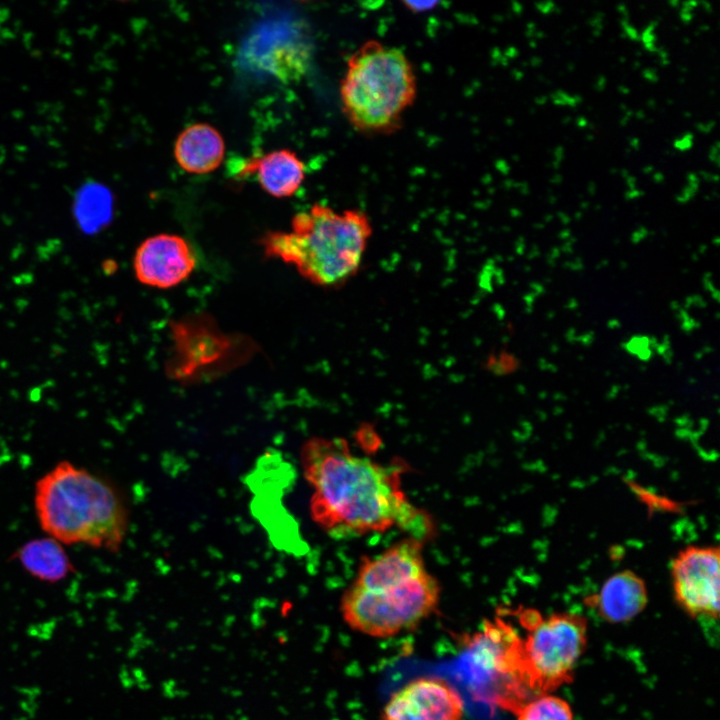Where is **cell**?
<instances>
[{"label":"cell","mask_w":720,"mask_h":720,"mask_svg":"<svg viewBox=\"0 0 720 720\" xmlns=\"http://www.w3.org/2000/svg\"><path fill=\"white\" fill-rule=\"evenodd\" d=\"M700 4L702 5L703 9H704L707 13H711V12H712V5H711V3L707 2V1H701Z\"/></svg>","instance_id":"cell-39"},{"label":"cell","mask_w":720,"mask_h":720,"mask_svg":"<svg viewBox=\"0 0 720 720\" xmlns=\"http://www.w3.org/2000/svg\"><path fill=\"white\" fill-rule=\"evenodd\" d=\"M646 103L649 108H654L656 106V101L653 98L648 99Z\"/></svg>","instance_id":"cell-49"},{"label":"cell","mask_w":720,"mask_h":720,"mask_svg":"<svg viewBox=\"0 0 720 720\" xmlns=\"http://www.w3.org/2000/svg\"><path fill=\"white\" fill-rule=\"evenodd\" d=\"M224 151L221 134L206 123H196L184 129L174 146V155L179 166L194 174H205L218 168Z\"/></svg>","instance_id":"cell-12"},{"label":"cell","mask_w":720,"mask_h":720,"mask_svg":"<svg viewBox=\"0 0 720 720\" xmlns=\"http://www.w3.org/2000/svg\"><path fill=\"white\" fill-rule=\"evenodd\" d=\"M629 120H630V118H628L627 116L624 115L620 120V125L622 127H625L628 124Z\"/></svg>","instance_id":"cell-47"},{"label":"cell","mask_w":720,"mask_h":720,"mask_svg":"<svg viewBox=\"0 0 720 720\" xmlns=\"http://www.w3.org/2000/svg\"><path fill=\"white\" fill-rule=\"evenodd\" d=\"M621 26L625 37L633 41L640 40L639 32L630 24L629 20L621 19Z\"/></svg>","instance_id":"cell-21"},{"label":"cell","mask_w":720,"mask_h":720,"mask_svg":"<svg viewBox=\"0 0 720 720\" xmlns=\"http://www.w3.org/2000/svg\"><path fill=\"white\" fill-rule=\"evenodd\" d=\"M700 175H701L702 179H704L707 182H717L718 181L717 174H711L707 171H701Z\"/></svg>","instance_id":"cell-30"},{"label":"cell","mask_w":720,"mask_h":720,"mask_svg":"<svg viewBox=\"0 0 720 720\" xmlns=\"http://www.w3.org/2000/svg\"><path fill=\"white\" fill-rule=\"evenodd\" d=\"M79 202V214L81 217L88 216L83 221H88L91 227H98L105 223L111 214V196L101 186L89 187ZM81 218V219H82Z\"/></svg>","instance_id":"cell-17"},{"label":"cell","mask_w":720,"mask_h":720,"mask_svg":"<svg viewBox=\"0 0 720 720\" xmlns=\"http://www.w3.org/2000/svg\"><path fill=\"white\" fill-rule=\"evenodd\" d=\"M625 181H626V184L628 185V187H629L630 189H635V187H636V182H637L635 176L629 175V176L625 179Z\"/></svg>","instance_id":"cell-35"},{"label":"cell","mask_w":720,"mask_h":720,"mask_svg":"<svg viewBox=\"0 0 720 720\" xmlns=\"http://www.w3.org/2000/svg\"><path fill=\"white\" fill-rule=\"evenodd\" d=\"M675 601L688 616L711 626L720 609V550L718 546L689 545L671 561Z\"/></svg>","instance_id":"cell-8"},{"label":"cell","mask_w":720,"mask_h":720,"mask_svg":"<svg viewBox=\"0 0 720 720\" xmlns=\"http://www.w3.org/2000/svg\"><path fill=\"white\" fill-rule=\"evenodd\" d=\"M308 54L303 47L281 45L268 56L269 69L281 80L300 78L307 68Z\"/></svg>","instance_id":"cell-15"},{"label":"cell","mask_w":720,"mask_h":720,"mask_svg":"<svg viewBox=\"0 0 720 720\" xmlns=\"http://www.w3.org/2000/svg\"><path fill=\"white\" fill-rule=\"evenodd\" d=\"M642 194H643L642 191L637 190L636 188H635V189H630V190H628V191L625 193V198H627V199H634V198H637V197L641 196Z\"/></svg>","instance_id":"cell-33"},{"label":"cell","mask_w":720,"mask_h":720,"mask_svg":"<svg viewBox=\"0 0 720 720\" xmlns=\"http://www.w3.org/2000/svg\"><path fill=\"white\" fill-rule=\"evenodd\" d=\"M516 615L526 630L522 649L530 691L545 694L570 682L586 647V619L575 613L543 618L533 608L519 609Z\"/></svg>","instance_id":"cell-6"},{"label":"cell","mask_w":720,"mask_h":720,"mask_svg":"<svg viewBox=\"0 0 720 720\" xmlns=\"http://www.w3.org/2000/svg\"><path fill=\"white\" fill-rule=\"evenodd\" d=\"M694 135L691 132H686L674 140L673 146L679 151H687L693 146Z\"/></svg>","instance_id":"cell-20"},{"label":"cell","mask_w":720,"mask_h":720,"mask_svg":"<svg viewBox=\"0 0 720 720\" xmlns=\"http://www.w3.org/2000/svg\"><path fill=\"white\" fill-rule=\"evenodd\" d=\"M629 145L631 149L639 150L640 148V139L638 137L632 136L629 138Z\"/></svg>","instance_id":"cell-34"},{"label":"cell","mask_w":720,"mask_h":720,"mask_svg":"<svg viewBox=\"0 0 720 720\" xmlns=\"http://www.w3.org/2000/svg\"><path fill=\"white\" fill-rule=\"evenodd\" d=\"M657 25V21L650 22L640 35V40L642 41L644 48L652 53L656 52L658 49V46L656 45V35L654 34Z\"/></svg>","instance_id":"cell-19"},{"label":"cell","mask_w":720,"mask_h":720,"mask_svg":"<svg viewBox=\"0 0 720 720\" xmlns=\"http://www.w3.org/2000/svg\"><path fill=\"white\" fill-rule=\"evenodd\" d=\"M339 94L343 113L355 130L393 133L415 101V71L401 49L368 40L348 58Z\"/></svg>","instance_id":"cell-4"},{"label":"cell","mask_w":720,"mask_h":720,"mask_svg":"<svg viewBox=\"0 0 720 720\" xmlns=\"http://www.w3.org/2000/svg\"><path fill=\"white\" fill-rule=\"evenodd\" d=\"M606 85H607V79H606V77H604V76H602V75L599 76L598 79H597V81H596V83H595V88H596V90L602 91V90L606 87Z\"/></svg>","instance_id":"cell-32"},{"label":"cell","mask_w":720,"mask_h":720,"mask_svg":"<svg viewBox=\"0 0 720 720\" xmlns=\"http://www.w3.org/2000/svg\"><path fill=\"white\" fill-rule=\"evenodd\" d=\"M719 142L716 141L710 148L709 151V160L716 165V167L719 166Z\"/></svg>","instance_id":"cell-26"},{"label":"cell","mask_w":720,"mask_h":720,"mask_svg":"<svg viewBox=\"0 0 720 720\" xmlns=\"http://www.w3.org/2000/svg\"><path fill=\"white\" fill-rule=\"evenodd\" d=\"M708 30H709V25H708V24H704V25H701V26H700V31H701V32H706V31H708Z\"/></svg>","instance_id":"cell-52"},{"label":"cell","mask_w":720,"mask_h":720,"mask_svg":"<svg viewBox=\"0 0 720 720\" xmlns=\"http://www.w3.org/2000/svg\"><path fill=\"white\" fill-rule=\"evenodd\" d=\"M551 101L557 106H570L576 107L581 104L583 98L580 95H569L563 90H556L550 95Z\"/></svg>","instance_id":"cell-18"},{"label":"cell","mask_w":720,"mask_h":720,"mask_svg":"<svg viewBox=\"0 0 720 720\" xmlns=\"http://www.w3.org/2000/svg\"><path fill=\"white\" fill-rule=\"evenodd\" d=\"M616 8L617 11L621 14L622 19L629 20V12L625 4H618Z\"/></svg>","instance_id":"cell-31"},{"label":"cell","mask_w":720,"mask_h":720,"mask_svg":"<svg viewBox=\"0 0 720 720\" xmlns=\"http://www.w3.org/2000/svg\"><path fill=\"white\" fill-rule=\"evenodd\" d=\"M34 509L42 530L62 544L119 551L128 529V509L116 487L68 460L35 483Z\"/></svg>","instance_id":"cell-2"},{"label":"cell","mask_w":720,"mask_h":720,"mask_svg":"<svg viewBox=\"0 0 720 720\" xmlns=\"http://www.w3.org/2000/svg\"><path fill=\"white\" fill-rule=\"evenodd\" d=\"M640 65H641L640 62L636 61V62L634 63V66H633V67H634V69H637Z\"/></svg>","instance_id":"cell-56"},{"label":"cell","mask_w":720,"mask_h":720,"mask_svg":"<svg viewBox=\"0 0 720 720\" xmlns=\"http://www.w3.org/2000/svg\"><path fill=\"white\" fill-rule=\"evenodd\" d=\"M534 37L536 38V40H541L545 37V33L541 30H536L534 33Z\"/></svg>","instance_id":"cell-43"},{"label":"cell","mask_w":720,"mask_h":720,"mask_svg":"<svg viewBox=\"0 0 720 720\" xmlns=\"http://www.w3.org/2000/svg\"><path fill=\"white\" fill-rule=\"evenodd\" d=\"M472 659L487 700L512 712L527 702L522 638L512 625L500 617L486 621L472 641Z\"/></svg>","instance_id":"cell-7"},{"label":"cell","mask_w":720,"mask_h":720,"mask_svg":"<svg viewBox=\"0 0 720 720\" xmlns=\"http://www.w3.org/2000/svg\"><path fill=\"white\" fill-rule=\"evenodd\" d=\"M535 102L537 105H544L547 102V96L536 97Z\"/></svg>","instance_id":"cell-41"},{"label":"cell","mask_w":720,"mask_h":720,"mask_svg":"<svg viewBox=\"0 0 720 720\" xmlns=\"http://www.w3.org/2000/svg\"><path fill=\"white\" fill-rule=\"evenodd\" d=\"M564 154V148L561 145L556 146L553 151L554 160L561 163V161L564 159Z\"/></svg>","instance_id":"cell-29"},{"label":"cell","mask_w":720,"mask_h":720,"mask_svg":"<svg viewBox=\"0 0 720 720\" xmlns=\"http://www.w3.org/2000/svg\"><path fill=\"white\" fill-rule=\"evenodd\" d=\"M550 181H551V183H553V184H560V183L562 182V176L559 175V174L554 175V176H552V178H551Z\"/></svg>","instance_id":"cell-42"},{"label":"cell","mask_w":720,"mask_h":720,"mask_svg":"<svg viewBox=\"0 0 720 720\" xmlns=\"http://www.w3.org/2000/svg\"><path fill=\"white\" fill-rule=\"evenodd\" d=\"M618 90H619V92H621L624 95H627L630 93V89L626 86H619Z\"/></svg>","instance_id":"cell-45"},{"label":"cell","mask_w":720,"mask_h":720,"mask_svg":"<svg viewBox=\"0 0 720 720\" xmlns=\"http://www.w3.org/2000/svg\"><path fill=\"white\" fill-rule=\"evenodd\" d=\"M464 714L463 698L449 682L420 677L389 697L381 720H463Z\"/></svg>","instance_id":"cell-9"},{"label":"cell","mask_w":720,"mask_h":720,"mask_svg":"<svg viewBox=\"0 0 720 720\" xmlns=\"http://www.w3.org/2000/svg\"><path fill=\"white\" fill-rule=\"evenodd\" d=\"M604 13L602 12H596L589 20L588 24L592 27L593 30H602L603 28V19H604Z\"/></svg>","instance_id":"cell-23"},{"label":"cell","mask_w":720,"mask_h":720,"mask_svg":"<svg viewBox=\"0 0 720 720\" xmlns=\"http://www.w3.org/2000/svg\"><path fill=\"white\" fill-rule=\"evenodd\" d=\"M536 9L544 15H548L555 9V4L552 1H544L536 3Z\"/></svg>","instance_id":"cell-24"},{"label":"cell","mask_w":720,"mask_h":720,"mask_svg":"<svg viewBox=\"0 0 720 720\" xmlns=\"http://www.w3.org/2000/svg\"><path fill=\"white\" fill-rule=\"evenodd\" d=\"M685 116L691 117V114L688 112H685Z\"/></svg>","instance_id":"cell-59"},{"label":"cell","mask_w":720,"mask_h":720,"mask_svg":"<svg viewBox=\"0 0 720 720\" xmlns=\"http://www.w3.org/2000/svg\"><path fill=\"white\" fill-rule=\"evenodd\" d=\"M680 8V19L683 23L688 24L693 19V8L688 4V1L682 2Z\"/></svg>","instance_id":"cell-22"},{"label":"cell","mask_w":720,"mask_h":720,"mask_svg":"<svg viewBox=\"0 0 720 720\" xmlns=\"http://www.w3.org/2000/svg\"><path fill=\"white\" fill-rule=\"evenodd\" d=\"M664 179H665L664 174H662L661 172H655L653 174V181L657 184L663 183Z\"/></svg>","instance_id":"cell-37"},{"label":"cell","mask_w":720,"mask_h":720,"mask_svg":"<svg viewBox=\"0 0 720 720\" xmlns=\"http://www.w3.org/2000/svg\"><path fill=\"white\" fill-rule=\"evenodd\" d=\"M560 164H561V163L553 160L552 163H551V166H552V168H554V169H558V168L560 167Z\"/></svg>","instance_id":"cell-53"},{"label":"cell","mask_w":720,"mask_h":720,"mask_svg":"<svg viewBox=\"0 0 720 720\" xmlns=\"http://www.w3.org/2000/svg\"><path fill=\"white\" fill-rule=\"evenodd\" d=\"M656 53L660 58L661 66H667L670 63L669 54L663 47H658Z\"/></svg>","instance_id":"cell-28"},{"label":"cell","mask_w":720,"mask_h":720,"mask_svg":"<svg viewBox=\"0 0 720 720\" xmlns=\"http://www.w3.org/2000/svg\"><path fill=\"white\" fill-rule=\"evenodd\" d=\"M514 713L517 720H573L569 704L550 695H541L527 701Z\"/></svg>","instance_id":"cell-16"},{"label":"cell","mask_w":720,"mask_h":720,"mask_svg":"<svg viewBox=\"0 0 720 720\" xmlns=\"http://www.w3.org/2000/svg\"><path fill=\"white\" fill-rule=\"evenodd\" d=\"M574 68H575V65H574L573 63H569V64L567 65V69H568L569 71H573Z\"/></svg>","instance_id":"cell-55"},{"label":"cell","mask_w":720,"mask_h":720,"mask_svg":"<svg viewBox=\"0 0 720 720\" xmlns=\"http://www.w3.org/2000/svg\"><path fill=\"white\" fill-rule=\"evenodd\" d=\"M686 179L688 183H700L698 175L693 172L688 173Z\"/></svg>","instance_id":"cell-36"},{"label":"cell","mask_w":720,"mask_h":720,"mask_svg":"<svg viewBox=\"0 0 720 720\" xmlns=\"http://www.w3.org/2000/svg\"><path fill=\"white\" fill-rule=\"evenodd\" d=\"M371 235L363 211L316 203L293 217L290 232H269L261 243L266 256L292 264L313 284L336 287L358 272Z\"/></svg>","instance_id":"cell-3"},{"label":"cell","mask_w":720,"mask_h":720,"mask_svg":"<svg viewBox=\"0 0 720 720\" xmlns=\"http://www.w3.org/2000/svg\"><path fill=\"white\" fill-rule=\"evenodd\" d=\"M680 4H681V2L678 1V0L669 1V5L672 6V7H674V8L678 7Z\"/></svg>","instance_id":"cell-50"},{"label":"cell","mask_w":720,"mask_h":720,"mask_svg":"<svg viewBox=\"0 0 720 720\" xmlns=\"http://www.w3.org/2000/svg\"><path fill=\"white\" fill-rule=\"evenodd\" d=\"M570 121H571V117H570V116H566V117L563 118L562 123H563V124H567V123H569Z\"/></svg>","instance_id":"cell-54"},{"label":"cell","mask_w":720,"mask_h":720,"mask_svg":"<svg viewBox=\"0 0 720 720\" xmlns=\"http://www.w3.org/2000/svg\"><path fill=\"white\" fill-rule=\"evenodd\" d=\"M588 191L590 194H594L596 191V184L594 182H590L588 185Z\"/></svg>","instance_id":"cell-44"},{"label":"cell","mask_w":720,"mask_h":720,"mask_svg":"<svg viewBox=\"0 0 720 720\" xmlns=\"http://www.w3.org/2000/svg\"><path fill=\"white\" fill-rule=\"evenodd\" d=\"M542 62H543V60H542V58H541L540 56H534V57L531 59L532 65H533V66H536V67L540 66V65L542 64Z\"/></svg>","instance_id":"cell-40"},{"label":"cell","mask_w":720,"mask_h":720,"mask_svg":"<svg viewBox=\"0 0 720 720\" xmlns=\"http://www.w3.org/2000/svg\"><path fill=\"white\" fill-rule=\"evenodd\" d=\"M440 594L438 580L427 571L372 589L350 585L342 596L340 611L352 630L371 637H391L414 628L430 616L439 603Z\"/></svg>","instance_id":"cell-5"},{"label":"cell","mask_w":720,"mask_h":720,"mask_svg":"<svg viewBox=\"0 0 720 720\" xmlns=\"http://www.w3.org/2000/svg\"><path fill=\"white\" fill-rule=\"evenodd\" d=\"M133 264L141 283L156 288H170L189 277L195 268L196 258L184 238L158 234L140 244Z\"/></svg>","instance_id":"cell-10"},{"label":"cell","mask_w":720,"mask_h":720,"mask_svg":"<svg viewBox=\"0 0 720 720\" xmlns=\"http://www.w3.org/2000/svg\"><path fill=\"white\" fill-rule=\"evenodd\" d=\"M243 170L244 173L256 174L261 187L277 198L295 194L305 178V164L295 152L288 149L251 159Z\"/></svg>","instance_id":"cell-13"},{"label":"cell","mask_w":720,"mask_h":720,"mask_svg":"<svg viewBox=\"0 0 720 720\" xmlns=\"http://www.w3.org/2000/svg\"><path fill=\"white\" fill-rule=\"evenodd\" d=\"M576 125L580 128H585L588 126V121L585 117L580 116L576 119Z\"/></svg>","instance_id":"cell-38"},{"label":"cell","mask_w":720,"mask_h":720,"mask_svg":"<svg viewBox=\"0 0 720 720\" xmlns=\"http://www.w3.org/2000/svg\"><path fill=\"white\" fill-rule=\"evenodd\" d=\"M647 602L645 581L629 569L611 575L598 593L585 599V603L609 623L630 621L645 609Z\"/></svg>","instance_id":"cell-11"},{"label":"cell","mask_w":720,"mask_h":720,"mask_svg":"<svg viewBox=\"0 0 720 720\" xmlns=\"http://www.w3.org/2000/svg\"><path fill=\"white\" fill-rule=\"evenodd\" d=\"M629 175H630V174H629V172H628L627 169L624 168V169L621 170V176H622L624 179H626Z\"/></svg>","instance_id":"cell-51"},{"label":"cell","mask_w":720,"mask_h":720,"mask_svg":"<svg viewBox=\"0 0 720 720\" xmlns=\"http://www.w3.org/2000/svg\"><path fill=\"white\" fill-rule=\"evenodd\" d=\"M10 560H16L32 577L48 583L59 582L76 572L63 544L50 536L23 543Z\"/></svg>","instance_id":"cell-14"},{"label":"cell","mask_w":720,"mask_h":720,"mask_svg":"<svg viewBox=\"0 0 720 720\" xmlns=\"http://www.w3.org/2000/svg\"><path fill=\"white\" fill-rule=\"evenodd\" d=\"M312 488V520L336 537L401 528L423 541L432 535L429 515L402 488V464L385 465L354 453L345 439L314 437L301 449Z\"/></svg>","instance_id":"cell-1"},{"label":"cell","mask_w":720,"mask_h":720,"mask_svg":"<svg viewBox=\"0 0 720 720\" xmlns=\"http://www.w3.org/2000/svg\"><path fill=\"white\" fill-rule=\"evenodd\" d=\"M635 116L638 120H643L645 118V112L643 110H639L635 113Z\"/></svg>","instance_id":"cell-46"},{"label":"cell","mask_w":720,"mask_h":720,"mask_svg":"<svg viewBox=\"0 0 720 720\" xmlns=\"http://www.w3.org/2000/svg\"><path fill=\"white\" fill-rule=\"evenodd\" d=\"M586 138H587V140H592V139H593V135L588 134Z\"/></svg>","instance_id":"cell-57"},{"label":"cell","mask_w":720,"mask_h":720,"mask_svg":"<svg viewBox=\"0 0 720 720\" xmlns=\"http://www.w3.org/2000/svg\"><path fill=\"white\" fill-rule=\"evenodd\" d=\"M642 76L645 80L651 83H655L659 80L657 71L653 68H646L642 71Z\"/></svg>","instance_id":"cell-27"},{"label":"cell","mask_w":720,"mask_h":720,"mask_svg":"<svg viewBox=\"0 0 720 720\" xmlns=\"http://www.w3.org/2000/svg\"><path fill=\"white\" fill-rule=\"evenodd\" d=\"M653 170H654V167L652 165H647L642 169L644 174L651 173Z\"/></svg>","instance_id":"cell-48"},{"label":"cell","mask_w":720,"mask_h":720,"mask_svg":"<svg viewBox=\"0 0 720 720\" xmlns=\"http://www.w3.org/2000/svg\"><path fill=\"white\" fill-rule=\"evenodd\" d=\"M689 40H690L689 38H684L685 43H689L690 42Z\"/></svg>","instance_id":"cell-58"},{"label":"cell","mask_w":720,"mask_h":720,"mask_svg":"<svg viewBox=\"0 0 720 720\" xmlns=\"http://www.w3.org/2000/svg\"><path fill=\"white\" fill-rule=\"evenodd\" d=\"M715 125V121L710 120L708 122H698L695 124V127L699 132L708 134L714 129Z\"/></svg>","instance_id":"cell-25"}]
</instances>
